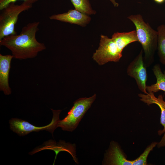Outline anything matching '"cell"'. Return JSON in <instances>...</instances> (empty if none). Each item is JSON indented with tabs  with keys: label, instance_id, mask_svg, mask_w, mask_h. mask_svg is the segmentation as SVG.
<instances>
[{
	"label": "cell",
	"instance_id": "cell-1",
	"mask_svg": "<svg viewBox=\"0 0 165 165\" xmlns=\"http://www.w3.org/2000/svg\"><path fill=\"white\" fill-rule=\"evenodd\" d=\"M39 24L38 21L29 23L22 28L19 34L9 35L0 40V45L9 49L15 59L25 60L35 57L46 49L45 45L36 39Z\"/></svg>",
	"mask_w": 165,
	"mask_h": 165
},
{
	"label": "cell",
	"instance_id": "cell-2",
	"mask_svg": "<svg viewBox=\"0 0 165 165\" xmlns=\"http://www.w3.org/2000/svg\"><path fill=\"white\" fill-rule=\"evenodd\" d=\"M138 41L136 30L115 32L111 38L101 35L99 47L92 58L100 65L109 62H118L122 57L123 49L129 44Z\"/></svg>",
	"mask_w": 165,
	"mask_h": 165
},
{
	"label": "cell",
	"instance_id": "cell-3",
	"mask_svg": "<svg viewBox=\"0 0 165 165\" xmlns=\"http://www.w3.org/2000/svg\"><path fill=\"white\" fill-rule=\"evenodd\" d=\"M136 28L138 42L141 44L144 53V61L146 66H149L153 62L157 49L158 33L145 22L140 14L131 15L127 16Z\"/></svg>",
	"mask_w": 165,
	"mask_h": 165
},
{
	"label": "cell",
	"instance_id": "cell-4",
	"mask_svg": "<svg viewBox=\"0 0 165 165\" xmlns=\"http://www.w3.org/2000/svg\"><path fill=\"white\" fill-rule=\"evenodd\" d=\"M96 97L95 94L90 97L81 98L76 100L66 116L61 120L58 119L57 127H61L65 131L72 132L74 130Z\"/></svg>",
	"mask_w": 165,
	"mask_h": 165
},
{
	"label": "cell",
	"instance_id": "cell-5",
	"mask_svg": "<svg viewBox=\"0 0 165 165\" xmlns=\"http://www.w3.org/2000/svg\"><path fill=\"white\" fill-rule=\"evenodd\" d=\"M32 5L24 2L20 5L10 3L1 10L0 15V40L4 37L16 34L15 30L19 15L31 9Z\"/></svg>",
	"mask_w": 165,
	"mask_h": 165
},
{
	"label": "cell",
	"instance_id": "cell-6",
	"mask_svg": "<svg viewBox=\"0 0 165 165\" xmlns=\"http://www.w3.org/2000/svg\"><path fill=\"white\" fill-rule=\"evenodd\" d=\"M53 117L51 123L47 125L38 127L35 126L28 122L17 118L11 119L9 121L10 129L20 136H24L30 133L41 130L47 131L52 134L57 128V121L59 119V114L61 110H55L51 109Z\"/></svg>",
	"mask_w": 165,
	"mask_h": 165
},
{
	"label": "cell",
	"instance_id": "cell-7",
	"mask_svg": "<svg viewBox=\"0 0 165 165\" xmlns=\"http://www.w3.org/2000/svg\"><path fill=\"white\" fill-rule=\"evenodd\" d=\"M143 53L142 49L127 66V72L128 75L135 80L139 90L146 94L148 93L146 90L148 76L147 67L143 59Z\"/></svg>",
	"mask_w": 165,
	"mask_h": 165
},
{
	"label": "cell",
	"instance_id": "cell-8",
	"mask_svg": "<svg viewBox=\"0 0 165 165\" xmlns=\"http://www.w3.org/2000/svg\"><path fill=\"white\" fill-rule=\"evenodd\" d=\"M51 20L75 24L85 27L90 23L91 18L86 15L75 9H70L67 12L54 14L49 16Z\"/></svg>",
	"mask_w": 165,
	"mask_h": 165
},
{
	"label": "cell",
	"instance_id": "cell-9",
	"mask_svg": "<svg viewBox=\"0 0 165 165\" xmlns=\"http://www.w3.org/2000/svg\"><path fill=\"white\" fill-rule=\"evenodd\" d=\"M103 164L132 165L133 160H127L118 144L113 141L105 154Z\"/></svg>",
	"mask_w": 165,
	"mask_h": 165
},
{
	"label": "cell",
	"instance_id": "cell-10",
	"mask_svg": "<svg viewBox=\"0 0 165 165\" xmlns=\"http://www.w3.org/2000/svg\"><path fill=\"white\" fill-rule=\"evenodd\" d=\"M13 58L12 55L0 54V90L6 95H10L12 93L9 81L11 63Z\"/></svg>",
	"mask_w": 165,
	"mask_h": 165
},
{
	"label": "cell",
	"instance_id": "cell-11",
	"mask_svg": "<svg viewBox=\"0 0 165 165\" xmlns=\"http://www.w3.org/2000/svg\"><path fill=\"white\" fill-rule=\"evenodd\" d=\"M76 147L74 144H72L69 143H66L65 141L60 140L59 142L57 143L52 140H50L45 142L43 146L35 150L30 154H33L36 152L44 149H50L54 151L56 153L55 157L53 164L57 155L60 152L65 151L69 153L72 156L75 162L77 163L78 161L76 158Z\"/></svg>",
	"mask_w": 165,
	"mask_h": 165
},
{
	"label": "cell",
	"instance_id": "cell-12",
	"mask_svg": "<svg viewBox=\"0 0 165 165\" xmlns=\"http://www.w3.org/2000/svg\"><path fill=\"white\" fill-rule=\"evenodd\" d=\"M140 100L148 105L156 104L160 107L161 111L160 122L163 126L162 130L158 131V134H162L165 131V101L163 100V96L160 94L156 97L152 92L148 93L147 94L140 93L138 94Z\"/></svg>",
	"mask_w": 165,
	"mask_h": 165
},
{
	"label": "cell",
	"instance_id": "cell-13",
	"mask_svg": "<svg viewBox=\"0 0 165 165\" xmlns=\"http://www.w3.org/2000/svg\"><path fill=\"white\" fill-rule=\"evenodd\" d=\"M153 73L155 76L156 81L155 83L147 86L146 90L148 93L157 92L161 90L165 92V72L163 73L160 64H155L152 68Z\"/></svg>",
	"mask_w": 165,
	"mask_h": 165
},
{
	"label": "cell",
	"instance_id": "cell-14",
	"mask_svg": "<svg viewBox=\"0 0 165 165\" xmlns=\"http://www.w3.org/2000/svg\"><path fill=\"white\" fill-rule=\"evenodd\" d=\"M157 31L158 53L160 62L165 65V24L158 26Z\"/></svg>",
	"mask_w": 165,
	"mask_h": 165
},
{
	"label": "cell",
	"instance_id": "cell-15",
	"mask_svg": "<svg viewBox=\"0 0 165 165\" xmlns=\"http://www.w3.org/2000/svg\"><path fill=\"white\" fill-rule=\"evenodd\" d=\"M75 9L87 15L95 14L89 0H70Z\"/></svg>",
	"mask_w": 165,
	"mask_h": 165
},
{
	"label": "cell",
	"instance_id": "cell-16",
	"mask_svg": "<svg viewBox=\"0 0 165 165\" xmlns=\"http://www.w3.org/2000/svg\"><path fill=\"white\" fill-rule=\"evenodd\" d=\"M158 142H152L148 146L143 152L137 158L133 160L132 165H147V159L148 156L153 148L157 145Z\"/></svg>",
	"mask_w": 165,
	"mask_h": 165
},
{
	"label": "cell",
	"instance_id": "cell-17",
	"mask_svg": "<svg viewBox=\"0 0 165 165\" xmlns=\"http://www.w3.org/2000/svg\"><path fill=\"white\" fill-rule=\"evenodd\" d=\"M21 0L29 4H32L38 0H0V10H2L8 5L11 3L15 2L17 1Z\"/></svg>",
	"mask_w": 165,
	"mask_h": 165
},
{
	"label": "cell",
	"instance_id": "cell-18",
	"mask_svg": "<svg viewBox=\"0 0 165 165\" xmlns=\"http://www.w3.org/2000/svg\"><path fill=\"white\" fill-rule=\"evenodd\" d=\"M164 133V135L161 140L159 142H158L157 144V146L158 148L165 147V131Z\"/></svg>",
	"mask_w": 165,
	"mask_h": 165
},
{
	"label": "cell",
	"instance_id": "cell-19",
	"mask_svg": "<svg viewBox=\"0 0 165 165\" xmlns=\"http://www.w3.org/2000/svg\"><path fill=\"white\" fill-rule=\"evenodd\" d=\"M113 4L114 7H117L119 6V4L116 1V0H109Z\"/></svg>",
	"mask_w": 165,
	"mask_h": 165
},
{
	"label": "cell",
	"instance_id": "cell-20",
	"mask_svg": "<svg viewBox=\"0 0 165 165\" xmlns=\"http://www.w3.org/2000/svg\"><path fill=\"white\" fill-rule=\"evenodd\" d=\"M154 1L159 3H161L163 2L164 0H154Z\"/></svg>",
	"mask_w": 165,
	"mask_h": 165
}]
</instances>
